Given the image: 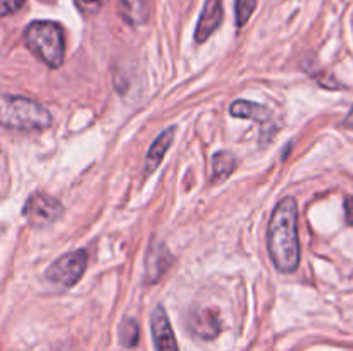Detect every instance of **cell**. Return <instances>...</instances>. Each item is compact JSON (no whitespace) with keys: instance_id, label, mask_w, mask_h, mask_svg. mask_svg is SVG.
<instances>
[{"instance_id":"6da1fadb","label":"cell","mask_w":353,"mask_h":351,"mask_svg":"<svg viewBox=\"0 0 353 351\" xmlns=\"http://www.w3.org/2000/svg\"><path fill=\"white\" fill-rule=\"evenodd\" d=\"M268 250L279 272L290 274L299 267V206L292 196L283 198L272 212L268 227Z\"/></svg>"},{"instance_id":"7a4b0ae2","label":"cell","mask_w":353,"mask_h":351,"mask_svg":"<svg viewBox=\"0 0 353 351\" xmlns=\"http://www.w3.org/2000/svg\"><path fill=\"white\" fill-rule=\"evenodd\" d=\"M0 120L7 129L43 131L50 127L52 116L37 100L28 96L2 95Z\"/></svg>"},{"instance_id":"3957f363","label":"cell","mask_w":353,"mask_h":351,"mask_svg":"<svg viewBox=\"0 0 353 351\" xmlns=\"http://www.w3.org/2000/svg\"><path fill=\"white\" fill-rule=\"evenodd\" d=\"M24 43L50 69L61 67L64 62V30L54 21H33L24 31Z\"/></svg>"},{"instance_id":"277c9868","label":"cell","mask_w":353,"mask_h":351,"mask_svg":"<svg viewBox=\"0 0 353 351\" xmlns=\"http://www.w3.org/2000/svg\"><path fill=\"white\" fill-rule=\"evenodd\" d=\"M88 264V255L85 250H76L62 255L45 272V277L59 288H72L83 277Z\"/></svg>"},{"instance_id":"5b68a950","label":"cell","mask_w":353,"mask_h":351,"mask_svg":"<svg viewBox=\"0 0 353 351\" xmlns=\"http://www.w3.org/2000/svg\"><path fill=\"white\" fill-rule=\"evenodd\" d=\"M62 215H64L62 203L54 196L41 191L33 193L23 206V217L34 227L52 226L59 222Z\"/></svg>"},{"instance_id":"8992f818","label":"cell","mask_w":353,"mask_h":351,"mask_svg":"<svg viewBox=\"0 0 353 351\" xmlns=\"http://www.w3.org/2000/svg\"><path fill=\"white\" fill-rule=\"evenodd\" d=\"M150 329L152 337H154L155 350L157 351H179L178 343H176L174 330H172L169 317L165 313L164 306H155L150 317Z\"/></svg>"},{"instance_id":"52a82bcc","label":"cell","mask_w":353,"mask_h":351,"mask_svg":"<svg viewBox=\"0 0 353 351\" xmlns=\"http://www.w3.org/2000/svg\"><path fill=\"white\" fill-rule=\"evenodd\" d=\"M223 23V0H205L195 30L196 43H203Z\"/></svg>"},{"instance_id":"ba28073f","label":"cell","mask_w":353,"mask_h":351,"mask_svg":"<svg viewBox=\"0 0 353 351\" xmlns=\"http://www.w3.org/2000/svg\"><path fill=\"white\" fill-rule=\"evenodd\" d=\"M171 262H172V257L164 244L162 243L150 244L147 253V260H145V281L147 282L159 281V277H161V275L169 268Z\"/></svg>"},{"instance_id":"9c48e42d","label":"cell","mask_w":353,"mask_h":351,"mask_svg":"<svg viewBox=\"0 0 353 351\" xmlns=\"http://www.w3.org/2000/svg\"><path fill=\"white\" fill-rule=\"evenodd\" d=\"M174 133H176V126H171L165 131H162V133L155 138L152 147L148 148L147 157H145V174H150V172H154L155 169L161 165L165 151L169 150V147H171L172 141H174Z\"/></svg>"},{"instance_id":"30bf717a","label":"cell","mask_w":353,"mask_h":351,"mask_svg":"<svg viewBox=\"0 0 353 351\" xmlns=\"http://www.w3.org/2000/svg\"><path fill=\"white\" fill-rule=\"evenodd\" d=\"M192 330L203 339H214L221 330L219 317L212 310H202L192 315Z\"/></svg>"},{"instance_id":"8fae6325","label":"cell","mask_w":353,"mask_h":351,"mask_svg":"<svg viewBox=\"0 0 353 351\" xmlns=\"http://www.w3.org/2000/svg\"><path fill=\"white\" fill-rule=\"evenodd\" d=\"M119 12L130 26H141L150 17V2L148 0H121Z\"/></svg>"},{"instance_id":"7c38bea8","label":"cell","mask_w":353,"mask_h":351,"mask_svg":"<svg viewBox=\"0 0 353 351\" xmlns=\"http://www.w3.org/2000/svg\"><path fill=\"white\" fill-rule=\"evenodd\" d=\"M231 116L243 117V119H252L255 123L265 124L271 120V110L265 109L264 105L255 102H247V100H236L230 109Z\"/></svg>"},{"instance_id":"4fadbf2b","label":"cell","mask_w":353,"mask_h":351,"mask_svg":"<svg viewBox=\"0 0 353 351\" xmlns=\"http://www.w3.org/2000/svg\"><path fill=\"white\" fill-rule=\"evenodd\" d=\"M236 167L234 155L231 151L221 150L214 153L212 157V178L214 181H224L231 176V172Z\"/></svg>"},{"instance_id":"5bb4252c","label":"cell","mask_w":353,"mask_h":351,"mask_svg":"<svg viewBox=\"0 0 353 351\" xmlns=\"http://www.w3.org/2000/svg\"><path fill=\"white\" fill-rule=\"evenodd\" d=\"M119 337L123 346L126 348L137 346L138 339H140V327H138V322L133 319V317H128V319L123 320L119 329Z\"/></svg>"},{"instance_id":"9a60e30c","label":"cell","mask_w":353,"mask_h":351,"mask_svg":"<svg viewBox=\"0 0 353 351\" xmlns=\"http://www.w3.org/2000/svg\"><path fill=\"white\" fill-rule=\"evenodd\" d=\"M257 7V0H236V24L245 26Z\"/></svg>"},{"instance_id":"2e32d148","label":"cell","mask_w":353,"mask_h":351,"mask_svg":"<svg viewBox=\"0 0 353 351\" xmlns=\"http://www.w3.org/2000/svg\"><path fill=\"white\" fill-rule=\"evenodd\" d=\"M103 0H74L76 7L85 14H93L100 9Z\"/></svg>"},{"instance_id":"e0dca14e","label":"cell","mask_w":353,"mask_h":351,"mask_svg":"<svg viewBox=\"0 0 353 351\" xmlns=\"http://www.w3.org/2000/svg\"><path fill=\"white\" fill-rule=\"evenodd\" d=\"M26 0H3L2 2V16H9V14L16 12L24 6Z\"/></svg>"},{"instance_id":"ac0fdd59","label":"cell","mask_w":353,"mask_h":351,"mask_svg":"<svg viewBox=\"0 0 353 351\" xmlns=\"http://www.w3.org/2000/svg\"><path fill=\"white\" fill-rule=\"evenodd\" d=\"M345 215H347V222L353 226V196L345 198Z\"/></svg>"},{"instance_id":"d6986e66","label":"cell","mask_w":353,"mask_h":351,"mask_svg":"<svg viewBox=\"0 0 353 351\" xmlns=\"http://www.w3.org/2000/svg\"><path fill=\"white\" fill-rule=\"evenodd\" d=\"M343 124H345V126H347V127H350V129H353V109L350 110V112H348V116L345 117Z\"/></svg>"}]
</instances>
